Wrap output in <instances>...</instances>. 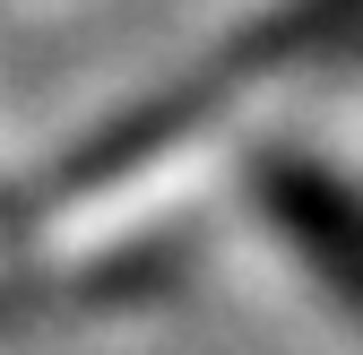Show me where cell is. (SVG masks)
<instances>
[{"mask_svg":"<svg viewBox=\"0 0 363 355\" xmlns=\"http://www.w3.org/2000/svg\"><path fill=\"white\" fill-rule=\"evenodd\" d=\"M199 269V217H164V226H139L104 243L78 269H52V303L61 312H130V303H156L182 278Z\"/></svg>","mask_w":363,"mask_h":355,"instance_id":"cell-3","label":"cell"},{"mask_svg":"<svg viewBox=\"0 0 363 355\" xmlns=\"http://www.w3.org/2000/svg\"><path fill=\"white\" fill-rule=\"evenodd\" d=\"M43 312H61L52 303V269H0V338L43 321Z\"/></svg>","mask_w":363,"mask_h":355,"instance_id":"cell-4","label":"cell"},{"mask_svg":"<svg viewBox=\"0 0 363 355\" xmlns=\"http://www.w3.org/2000/svg\"><path fill=\"white\" fill-rule=\"evenodd\" d=\"M234 173H242L251 217L320 278L329 312L363 321V200L337 173V156H320L311 139H251Z\"/></svg>","mask_w":363,"mask_h":355,"instance_id":"cell-2","label":"cell"},{"mask_svg":"<svg viewBox=\"0 0 363 355\" xmlns=\"http://www.w3.org/2000/svg\"><path fill=\"white\" fill-rule=\"evenodd\" d=\"M346 53H354V0H286V9H268L259 26H242L234 43H225L216 61L147 87V96H130V104L104 113L96 130H78L43 173H26L18 191H0V243H26L43 217H61V208L96 200V191H121L130 173H147V165H164L173 148H191L199 130L234 104L242 78L346 61Z\"/></svg>","mask_w":363,"mask_h":355,"instance_id":"cell-1","label":"cell"}]
</instances>
